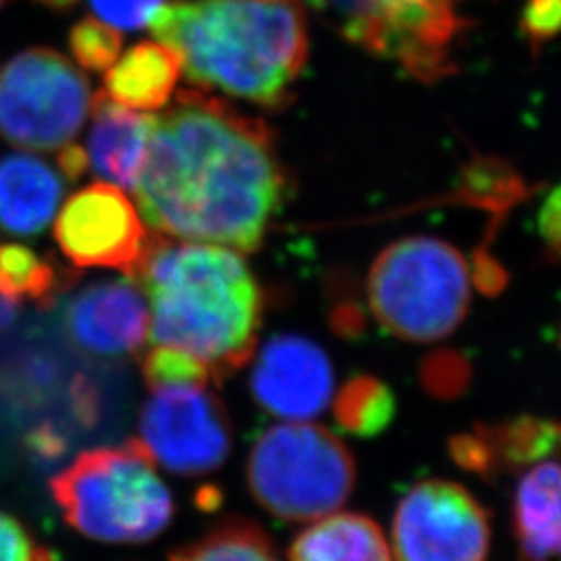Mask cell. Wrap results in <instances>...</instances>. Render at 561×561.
Here are the masks:
<instances>
[{
    "label": "cell",
    "instance_id": "cell-1",
    "mask_svg": "<svg viewBox=\"0 0 561 561\" xmlns=\"http://www.w3.org/2000/svg\"><path fill=\"white\" fill-rule=\"evenodd\" d=\"M283 194L285 173L261 119L196 90H181L152 117L136 196L162 236L254 252Z\"/></svg>",
    "mask_w": 561,
    "mask_h": 561
},
{
    "label": "cell",
    "instance_id": "cell-2",
    "mask_svg": "<svg viewBox=\"0 0 561 561\" xmlns=\"http://www.w3.org/2000/svg\"><path fill=\"white\" fill-rule=\"evenodd\" d=\"M185 78L277 108L308 59V27L294 0H171L150 15Z\"/></svg>",
    "mask_w": 561,
    "mask_h": 561
},
{
    "label": "cell",
    "instance_id": "cell-3",
    "mask_svg": "<svg viewBox=\"0 0 561 561\" xmlns=\"http://www.w3.org/2000/svg\"><path fill=\"white\" fill-rule=\"evenodd\" d=\"M127 277L148 296L157 345L198 358L215 379L252 358L262 321L261 287L233 250L154 236Z\"/></svg>",
    "mask_w": 561,
    "mask_h": 561
},
{
    "label": "cell",
    "instance_id": "cell-4",
    "mask_svg": "<svg viewBox=\"0 0 561 561\" xmlns=\"http://www.w3.org/2000/svg\"><path fill=\"white\" fill-rule=\"evenodd\" d=\"M48 486L65 522L92 541H150L173 518V497L138 439L81 451Z\"/></svg>",
    "mask_w": 561,
    "mask_h": 561
},
{
    "label": "cell",
    "instance_id": "cell-5",
    "mask_svg": "<svg viewBox=\"0 0 561 561\" xmlns=\"http://www.w3.org/2000/svg\"><path fill=\"white\" fill-rule=\"evenodd\" d=\"M470 266L458 248L435 238L387 245L368 273L375 319L401 341L445 340L470 306Z\"/></svg>",
    "mask_w": 561,
    "mask_h": 561
},
{
    "label": "cell",
    "instance_id": "cell-6",
    "mask_svg": "<svg viewBox=\"0 0 561 561\" xmlns=\"http://www.w3.org/2000/svg\"><path fill=\"white\" fill-rule=\"evenodd\" d=\"M245 477L266 512L285 522H312L347 502L356 466L331 431L308 422H283L266 428L252 445Z\"/></svg>",
    "mask_w": 561,
    "mask_h": 561
},
{
    "label": "cell",
    "instance_id": "cell-7",
    "mask_svg": "<svg viewBox=\"0 0 561 561\" xmlns=\"http://www.w3.org/2000/svg\"><path fill=\"white\" fill-rule=\"evenodd\" d=\"M92 104L90 81L53 48H30L0 73V136L30 150L71 144Z\"/></svg>",
    "mask_w": 561,
    "mask_h": 561
},
{
    "label": "cell",
    "instance_id": "cell-8",
    "mask_svg": "<svg viewBox=\"0 0 561 561\" xmlns=\"http://www.w3.org/2000/svg\"><path fill=\"white\" fill-rule=\"evenodd\" d=\"M140 414V439L154 463L181 477L221 468L231 449V422L206 385L150 389Z\"/></svg>",
    "mask_w": 561,
    "mask_h": 561
},
{
    "label": "cell",
    "instance_id": "cell-9",
    "mask_svg": "<svg viewBox=\"0 0 561 561\" xmlns=\"http://www.w3.org/2000/svg\"><path fill=\"white\" fill-rule=\"evenodd\" d=\"M489 516L463 486L449 481L414 484L396 510L398 561H486Z\"/></svg>",
    "mask_w": 561,
    "mask_h": 561
},
{
    "label": "cell",
    "instance_id": "cell-10",
    "mask_svg": "<svg viewBox=\"0 0 561 561\" xmlns=\"http://www.w3.org/2000/svg\"><path fill=\"white\" fill-rule=\"evenodd\" d=\"M55 240L80 268H117L125 277L140 262L148 236L138 210L113 185L92 183L62 206Z\"/></svg>",
    "mask_w": 561,
    "mask_h": 561
},
{
    "label": "cell",
    "instance_id": "cell-11",
    "mask_svg": "<svg viewBox=\"0 0 561 561\" xmlns=\"http://www.w3.org/2000/svg\"><path fill=\"white\" fill-rule=\"evenodd\" d=\"M333 366L321 345L301 335H275L252 366L250 389L266 412L285 421H308L333 398Z\"/></svg>",
    "mask_w": 561,
    "mask_h": 561
},
{
    "label": "cell",
    "instance_id": "cell-12",
    "mask_svg": "<svg viewBox=\"0 0 561 561\" xmlns=\"http://www.w3.org/2000/svg\"><path fill=\"white\" fill-rule=\"evenodd\" d=\"M65 331L81 352L96 358L136 354L146 343L150 310L134 279L101 280L65 306Z\"/></svg>",
    "mask_w": 561,
    "mask_h": 561
},
{
    "label": "cell",
    "instance_id": "cell-13",
    "mask_svg": "<svg viewBox=\"0 0 561 561\" xmlns=\"http://www.w3.org/2000/svg\"><path fill=\"white\" fill-rule=\"evenodd\" d=\"M558 443V422L520 416L495 426L481 424L472 435L451 439L449 449L460 466L489 477L545 460L556 454Z\"/></svg>",
    "mask_w": 561,
    "mask_h": 561
},
{
    "label": "cell",
    "instance_id": "cell-14",
    "mask_svg": "<svg viewBox=\"0 0 561 561\" xmlns=\"http://www.w3.org/2000/svg\"><path fill=\"white\" fill-rule=\"evenodd\" d=\"M65 183L48 162L30 154L0 159V231L36 238L57 215Z\"/></svg>",
    "mask_w": 561,
    "mask_h": 561
},
{
    "label": "cell",
    "instance_id": "cell-15",
    "mask_svg": "<svg viewBox=\"0 0 561 561\" xmlns=\"http://www.w3.org/2000/svg\"><path fill=\"white\" fill-rule=\"evenodd\" d=\"M90 106L94 108V121L88 138V162L102 180L136 190L152 117L115 104L106 92H96Z\"/></svg>",
    "mask_w": 561,
    "mask_h": 561
},
{
    "label": "cell",
    "instance_id": "cell-16",
    "mask_svg": "<svg viewBox=\"0 0 561 561\" xmlns=\"http://www.w3.org/2000/svg\"><path fill=\"white\" fill-rule=\"evenodd\" d=\"M560 466L537 461L514 493V537L520 561H553L560 556Z\"/></svg>",
    "mask_w": 561,
    "mask_h": 561
},
{
    "label": "cell",
    "instance_id": "cell-17",
    "mask_svg": "<svg viewBox=\"0 0 561 561\" xmlns=\"http://www.w3.org/2000/svg\"><path fill=\"white\" fill-rule=\"evenodd\" d=\"M178 55L154 42H141L125 53L106 73L104 92L108 99L138 111L162 108L180 81Z\"/></svg>",
    "mask_w": 561,
    "mask_h": 561
},
{
    "label": "cell",
    "instance_id": "cell-18",
    "mask_svg": "<svg viewBox=\"0 0 561 561\" xmlns=\"http://www.w3.org/2000/svg\"><path fill=\"white\" fill-rule=\"evenodd\" d=\"M289 561H393L379 524L362 514L324 516L289 547Z\"/></svg>",
    "mask_w": 561,
    "mask_h": 561
},
{
    "label": "cell",
    "instance_id": "cell-19",
    "mask_svg": "<svg viewBox=\"0 0 561 561\" xmlns=\"http://www.w3.org/2000/svg\"><path fill=\"white\" fill-rule=\"evenodd\" d=\"M65 273L21 243H0V294L50 306L65 289Z\"/></svg>",
    "mask_w": 561,
    "mask_h": 561
},
{
    "label": "cell",
    "instance_id": "cell-20",
    "mask_svg": "<svg viewBox=\"0 0 561 561\" xmlns=\"http://www.w3.org/2000/svg\"><path fill=\"white\" fill-rule=\"evenodd\" d=\"M333 412L347 433L375 437L393 421L396 398L385 382L360 375L343 385Z\"/></svg>",
    "mask_w": 561,
    "mask_h": 561
},
{
    "label": "cell",
    "instance_id": "cell-21",
    "mask_svg": "<svg viewBox=\"0 0 561 561\" xmlns=\"http://www.w3.org/2000/svg\"><path fill=\"white\" fill-rule=\"evenodd\" d=\"M169 561H280L256 524L229 522L171 556Z\"/></svg>",
    "mask_w": 561,
    "mask_h": 561
},
{
    "label": "cell",
    "instance_id": "cell-22",
    "mask_svg": "<svg viewBox=\"0 0 561 561\" xmlns=\"http://www.w3.org/2000/svg\"><path fill=\"white\" fill-rule=\"evenodd\" d=\"M144 379L150 389L173 385H206L215 381L213 370L204 362L169 345H157L141 362Z\"/></svg>",
    "mask_w": 561,
    "mask_h": 561
},
{
    "label": "cell",
    "instance_id": "cell-23",
    "mask_svg": "<svg viewBox=\"0 0 561 561\" xmlns=\"http://www.w3.org/2000/svg\"><path fill=\"white\" fill-rule=\"evenodd\" d=\"M119 32L111 25H104L99 20H81L69 32V48L73 59L88 71H104L108 69L121 53Z\"/></svg>",
    "mask_w": 561,
    "mask_h": 561
},
{
    "label": "cell",
    "instance_id": "cell-24",
    "mask_svg": "<svg viewBox=\"0 0 561 561\" xmlns=\"http://www.w3.org/2000/svg\"><path fill=\"white\" fill-rule=\"evenodd\" d=\"M466 196L474 204L502 210L522 194V183L516 175L497 162H477L466 173Z\"/></svg>",
    "mask_w": 561,
    "mask_h": 561
},
{
    "label": "cell",
    "instance_id": "cell-25",
    "mask_svg": "<svg viewBox=\"0 0 561 561\" xmlns=\"http://www.w3.org/2000/svg\"><path fill=\"white\" fill-rule=\"evenodd\" d=\"M0 561H57V556L36 541L23 524L0 512Z\"/></svg>",
    "mask_w": 561,
    "mask_h": 561
},
{
    "label": "cell",
    "instance_id": "cell-26",
    "mask_svg": "<svg viewBox=\"0 0 561 561\" xmlns=\"http://www.w3.org/2000/svg\"><path fill=\"white\" fill-rule=\"evenodd\" d=\"M162 0H90L94 13L115 30H141Z\"/></svg>",
    "mask_w": 561,
    "mask_h": 561
},
{
    "label": "cell",
    "instance_id": "cell-27",
    "mask_svg": "<svg viewBox=\"0 0 561 561\" xmlns=\"http://www.w3.org/2000/svg\"><path fill=\"white\" fill-rule=\"evenodd\" d=\"M560 0H528L522 13V32L533 46L551 41L560 30Z\"/></svg>",
    "mask_w": 561,
    "mask_h": 561
},
{
    "label": "cell",
    "instance_id": "cell-28",
    "mask_svg": "<svg viewBox=\"0 0 561 561\" xmlns=\"http://www.w3.org/2000/svg\"><path fill=\"white\" fill-rule=\"evenodd\" d=\"M560 190L553 187L539 210V231L553 259L558 256L560 250Z\"/></svg>",
    "mask_w": 561,
    "mask_h": 561
},
{
    "label": "cell",
    "instance_id": "cell-29",
    "mask_svg": "<svg viewBox=\"0 0 561 561\" xmlns=\"http://www.w3.org/2000/svg\"><path fill=\"white\" fill-rule=\"evenodd\" d=\"M27 445L32 449V454L42 460L55 461L59 460L65 454V439L57 428L53 426H38L36 431L30 433Z\"/></svg>",
    "mask_w": 561,
    "mask_h": 561
},
{
    "label": "cell",
    "instance_id": "cell-30",
    "mask_svg": "<svg viewBox=\"0 0 561 561\" xmlns=\"http://www.w3.org/2000/svg\"><path fill=\"white\" fill-rule=\"evenodd\" d=\"M88 152L81 148L80 144H67L62 146L59 154L60 173L69 181H78L85 175L88 171Z\"/></svg>",
    "mask_w": 561,
    "mask_h": 561
},
{
    "label": "cell",
    "instance_id": "cell-31",
    "mask_svg": "<svg viewBox=\"0 0 561 561\" xmlns=\"http://www.w3.org/2000/svg\"><path fill=\"white\" fill-rule=\"evenodd\" d=\"M21 308L23 304L15 298H9L4 294H0V333L9 331L18 319H20Z\"/></svg>",
    "mask_w": 561,
    "mask_h": 561
},
{
    "label": "cell",
    "instance_id": "cell-32",
    "mask_svg": "<svg viewBox=\"0 0 561 561\" xmlns=\"http://www.w3.org/2000/svg\"><path fill=\"white\" fill-rule=\"evenodd\" d=\"M36 2L42 4L44 9H50V11L62 13V11H71L80 0H36Z\"/></svg>",
    "mask_w": 561,
    "mask_h": 561
},
{
    "label": "cell",
    "instance_id": "cell-33",
    "mask_svg": "<svg viewBox=\"0 0 561 561\" xmlns=\"http://www.w3.org/2000/svg\"><path fill=\"white\" fill-rule=\"evenodd\" d=\"M9 2H11V0H0V9H4Z\"/></svg>",
    "mask_w": 561,
    "mask_h": 561
}]
</instances>
